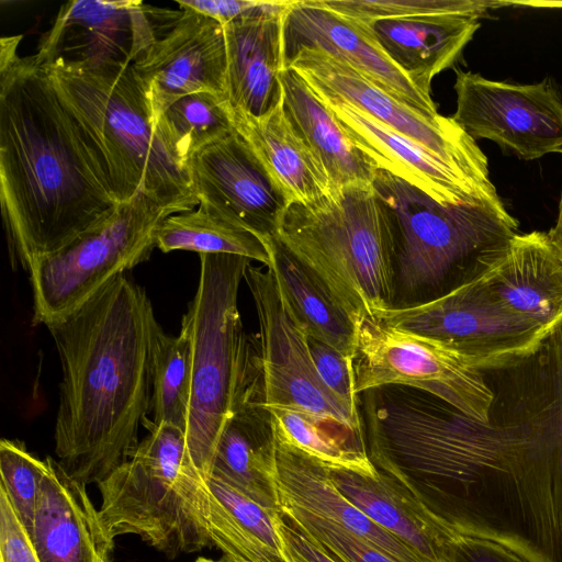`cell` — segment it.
<instances>
[{"label": "cell", "mask_w": 562, "mask_h": 562, "mask_svg": "<svg viewBox=\"0 0 562 562\" xmlns=\"http://www.w3.org/2000/svg\"><path fill=\"white\" fill-rule=\"evenodd\" d=\"M483 373L494 400L486 423L461 424V513L529 562H562V321L531 353Z\"/></svg>", "instance_id": "1"}, {"label": "cell", "mask_w": 562, "mask_h": 562, "mask_svg": "<svg viewBox=\"0 0 562 562\" xmlns=\"http://www.w3.org/2000/svg\"><path fill=\"white\" fill-rule=\"evenodd\" d=\"M22 35L0 50V202L8 244L29 271L119 204L97 147L59 100Z\"/></svg>", "instance_id": "2"}, {"label": "cell", "mask_w": 562, "mask_h": 562, "mask_svg": "<svg viewBox=\"0 0 562 562\" xmlns=\"http://www.w3.org/2000/svg\"><path fill=\"white\" fill-rule=\"evenodd\" d=\"M158 325L145 290L125 273L46 325L61 367L56 460L86 485L105 480L139 443Z\"/></svg>", "instance_id": "3"}, {"label": "cell", "mask_w": 562, "mask_h": 562, "mask_svg": "<svg viewBox=\"0 0 562 562\" xmlns=\"http://www.w3.org/2000/svg\"><path fill=\"white\" fill-rule=\"evenodd\" d=\"M38 63L101 155L119 203L143 193L172 214L199 205L186 165L155 126L132 65Z\"/></svg>", "instance_id": "4"}, {"label": "cell", "mask_w": 562, "mask_h": 562, "mask_svg": "<svg viewBox=\"0 0 562 562\" xmlns=\"http://www.w3.org/2000/svg\"><path fill=\"white\" fill-rule=\"evenodd\" d=\"M372 187L393 243V308L423 304L476 279L519 234L505 206L440 204L381 169Z\"/></svg>", "instance_id": "5"}, {"label": "cell", "mask_w": 562, "mask_h": 562, "mask_svg": "<svg viewBox=\"0 0 562 562\" xmlns=\"http://www.w3.org/2000/svg\"><path fill=\"white\" fill-rule=\"evenodd\" d=\"M250 265L236 255H200L196 292L181 321L192 361L186 437L205 479L228 419L245 403L265 400L260 338L245 331L238 310L239 286Z\"/></svg>", "instance_id": "6"}, {"label": "cell", "mask_w": 562, "mask_h": 562, "mask_svg": "<svg viewBox=\"0 0 562 562\" xmlns=\"http://www.w3.org/2000/svg\"><path fill=\"white\" fill-rule=\"evenodd\" d=\"M274 237L333 294L351 319L394 307V251L372 183L335 188L291 204Z\"/></svg>", "instance_id": "7"}, {"label": "cell", "mask_w": 562, "mask_h": 562, "mask_svg": "<svg viewBox=\"0 0 562 562\" xmlns=\"http://www.w3.org/2000/svg\"><path fill=\"white\" fill-rule=\"evenodd\" d=\"M143 426L148 434L130 459L98 484L105 527L114 538L136 535L170 559L213 547L204 524L207 479L186 432L148 418Z\"/></svg>", "instance_id": "8"}, {"label": "cell", "mask_w": 562, "mask_h": 562, "mask_svg": "<svg viewBox=\"0 0 562 562\" xmlns=\"http://www.w3.org/2000/svg\"><path fill=\"white\" fill-rule=\"evenodd\" d=\"M172 215L139 193L29 269L33 321L45 326L82 305L103 286L149 259L155 234Z\"/></svg>", "instance_id": "9"}, {"label": "cell", "mask_w": 562, "mask_h": 562, "mask_svg": "<svg viewBox=\"0 0 562 562\" xmlns=\"http://www.w3.org/2000/svg\"><path fill=\"white\" fill-rule=\"evenodd\" d=\"M352 364L358 394L382 385L411 386L475 420H488L494 394L484 373L442 342L363 316L356 323Z\"/></svg>", "instance_id": "10"}, {"label": "cell", "mask_w": 562, "mask_h": 562, "mask_svg": "<svg viewBox=\"0 0 562 562\" xmlns=\"http://www.w3.org/2000/svg\"><path fill=\"white\" fill-rule=\"evenodd\" d=\"M376 319L442 342L482 372L524 358L548 335L499 302L481 276L438 299L391 308Z\"/></svg>", "instance_id": "11"}, {"label": "cell", "mask_w": 562, "mask_h": 562, "mask_svg": "<svg viewBox=\"0 0 562 562\" xmlns=\"http://www.w3.org/2000/svg\"><path fill=\"white\" fill-rule=\"evenodd\" d=\"M456 123L520 159L562 150V94L550 81L516 85L456 70Z\"/></svg>", "instance_id": "12"}, {"label": "cell", "mask_w": 562, "mask_h": 562, "mask_svg": "<svg viewBox=\"0 0 562 562\" xmlns=\"http://www.w3.org/2000/svg\"><path fill=\"white\" fill-rule=\"evenodd\" d=\"M245 281L259 322L266 407L303 412L363 430L319 380L307 335L290 314L272 271L250 265Z\"/></svg>", "instance_id": "13"}, {"label": "cell", "mask_w": 562, "mask_h": 562, "mask_svg": "<svg viewBox=\"0 0 562 562\" xmlns=\"http://www.w3.org/2000/svg\"><path fill=\"white\" fill-rule=\"evenodd\" d=\"M288 67L314 92L339 98L452 164L490 178L485 154L452 116L431 117L420 113L380 89L344 60L317 48H302Z\"/></svg>", "instance_id": "14"}, {"label": "cell", "mask_w": 562, "mask_h": 562, "mask_svg": "<svg viewBox=\"0 0 562 562\" xmlns=\"http://www.w3.org/2000/svg\"><path fill=\"white\" fill-rule=\"evenodd\" d=\"M314 93L378 169L404 180L440 204L504 206L490 178L452 164L339 98Z\"/></svg>", "instance_id": "15"}, {"label": "cell", "mask_w": 562, "mask_h": 562, "mask_svg": "<svg viewBox=\"0 0 562 562\" xmlns=\"http://www.w3.org/2000/svg\"><path fill=\"white\" fill-rule=\"evenodd\" d=\"M186 167L200 206L262 240L277 234L290 204L236 130L192 154Z\"/></svg>", "instance_id": "16"}, {"label": "cell", "mask_w": 562, "mask_h": 562, "mask_svg": "<svg viewBox=\"0 0 562 562\" xmlns=\"http://www.w3.org/2000/svg\"><path fill=\"white\" fill-rule=\"evenodd\" d=\"M180 9L172 12L167 31L157 34L132 65L150 104L155 126L164 112L184 95L213 92L227 98L223 25L193 10Z\"/></svg>", "instance_id": "17"}, {"label": "cell", "mask_w": 562, "mask_h": 562, "mask_svg": "<svg viewBox=\"0 0 562 562\" xmlns=\"http://www.w3.org/2000/svg\"><path fill=\"white\" fill-rule=\"evenodd\" d=\"M157 12L142 1H68L43 34L35 56L41 63L133 65L158 34Z\"/></svg>", "instance_id": "18"}, {"label": "cell", "mask_w": 562, "mask_h": 562, "mask_svg": "<svg viewBox=\"0 0 562 562\" xmlns=\"http://www.w3.org/2000/svg\"><path fill=\"white\" fill-rule=\"evenodd\" d=\"M282 46L285 68L302 48H317L408 106L427 116L439 115L432 98L419 90L367 29L315 0L293 1L283 18Z\"/></svg>", "instance_id": "19"}, {"label": "cell", "mask_w": 562, "mask_h": 562, "mask_svg": "<svg viewBox=\"0 0 562 562\" xmlns=\"http://www.w3.org/2000/svg\"><path fill=\"white\" fill-rule=\"evenodd\" d=\"M30 539L40 562H113L114 537L94 507L87 485L71 477L52 458Z\"/></svg>", "instance_id": "20"}, {"label": "cell", "mask_w": 562, "mask_h": 562, "mask_svg": "<svg viewBox=\"0 0 562 562\" xmlns=\"http://www.w3.org/2000/svg\"><path fill=\"white\" fill-rule=\"evenodd\" d=\"M273 432L271 479L276 502L292 503L318 517L336 522L396 562H427L414 549L376 525L352 504L334 484L324 464L291 446L274 427Z\"/></svg>", "instance_id": "21"}, {"label": "cell", "mask_w": 562, "mask_h": 562, "mask_svg": "<svg viewBox=\"0 0 562 562\" xmlns=\"http://www.w3.org/2000/svg\"><path fill=\"white\" fill-rule=\"evenodd\" d=\"M481 277L508 310L547 334L562 321V254L547 232L517 234Z\"/></svg>", "instance_id": "22"}, {"label": "cell", "mask_w": 562, "mask_h": 562, "mask_svg": "<svg viewBox=\"0 0 562 562\" xmlns=\"http://www.w3.org/2000/svg\"><path fill=\"white\" fill-rule=\"evenodd\" d=\"M326 467V465H325ZM337 488L376 525L414 549L427 562H452L456 535L413 492L389 475H363L326 467Z\"/></svg>", "instance_id": "23"}, {"label": "cell", "mask_w": 562, "mask_h": 562, "mask_svg": "<svg viewBox=\"0 0 562 562\" xmlns=\"http://www.w3.org/2000/svg\"><path fill=\"white\" fill-rule=\"evenodd\" d=\"M283 18L245 16L223 25L232 109L261 116L282 102Z\"/></svg>", "instance_id": "24"}, {"label": "cell", "mask_w": 562, "mask_h": 562, "mask_svg": "<svg viewBox=\"0 0 562 562\" xmlns=\"http://www.w3.org/2000/svg\"><path fill=\"white\" fill-rule=\"evenodd\" d=\"M356 22L426 95L434 77L454 65L481 25L479 19L464 15Z\"/></svg>", "instance_id": "25"}, {"label": "cell", "mask_w": 562, "mask_h": 562, "mask_svg": "<svg viewBox=\"0 0 562 562\" xmlns=\"http://www.w3.org/2000/svg\"><path fill=\"white\" fill-rule=\"evenodd\" d=\"M232 109V108H231ZM235 130L250 145L289 204H307L334 189L323 165L285 113L283 102L254 116L232 109Z\"/></svg>", "instance_id": "26"}, {"label": "cell", "mask_w": 562, "mask_h": 562, "mask_svg": "<svg viewBox=\"0 0 562 562\" xmlns=\"http://www.w3.org/2000/svg\"><path fill=\"white\" fill-rule=\"evenodd\" d=\"M204 524L213 547L236 562H291L280 530L281 515L211 475Z\"/></svg>", "instance_id": "27"}, {"label": "cell", "mask_w": 562, "mask_h": 562, "mask_svg": "<svg viewBox=\"0 0 562 562\" xmlns=\"http://www.w3.org/2000/svg\"><path fill=\"white\" fill-rule=\"evenodd\" d=\"M273 443V423L265 400L245 403L221 434L211 475L278 512L271 479Z\"/></svg>", "instance_id": "28"}, {"label": "cell", "mask_w": 562, "mask_h": 562, "mask_svg": "<svg viewBox=\"0 0 562 562\" xmlns=\"http://www.w3.org/2000/svg\"><path fill=\"white\" fill-rule=\"evenodd\" d=\"M286 115L335 188L372 183L378 168L346 135L333 112L292 68L279 72Z\"/></svg>", "instance_id": "29"}, {"label": "cell", "mask_w": 562, "mask_h": 562, "mask_svg": "<svg viewBox=\"0 0 562 562\" xmlns=\"http://www.w3.org/2000/svg\"><path fill=\"white\" fill-rule=\"evenodd\" d=\"M283 301L307 337L338 350L353 361L356 324L329 290L274 236L263 240Z\"/></svg>", "instance_id": "30"}, {"label": "cell", "mask_w": 562, "mask_h": 562, "mask_svg": "<svg viewBox=\"0 0 562 562\" xmlns=\"http://www.w3.org/2000/svg\"><path fill=\"white\" fill-rule=\"evenodd\" d=\"M276 431L291 446L328 468L375 476L363 430L303 412L268 408Z\"/></svg>", "instance_id": "31"}, {"label": "cell", "mask_w": 562, "mask_h": 562, "mask_svg": "<svg viewBox=\"0 0 562 562\" xmlns=\"http://www.w3.org/2000/svg\"><path fill=\"white\" fill-rule=\"evenodd\" d=\"M155 244L165 254L173 250L226 254L258 261L266 268L270 265V254L262 239L202 206L166 217L156 231Z\"/></svg>", "instance_id": "32"}, {"label": "cell", "mask_w": 562, "mask_h": 562, "mask_svg": "<svg viewBox=\"0 0 562 562\" xmlns=\"http://www.w3.org/2000/svg\"><path fill=\"white\" fill-rule=\"evenodd\" d=\"M151 397L153 423L169 424L186 432L191 394V346L187 334H166L157 326L151 345Z\"/></svg>", "instance_id": "33"}, {"label": "cell", "mask_w": 562, "mask_h": 562, "mask_svg": "<svg viewBox=\"0 0 562 562\" xmlns=\"http://www.w3.org/2000/svg\"><path fill=\"white\" fill-rule=\"evenodd\" d=\"M156 127L184 165L199 149L235 132L227 98L213 92L178 99L159 117Z\"/></svg>", "instance_id": "34"}, {"label": "cell", "mask_w": 562, "mask_h": 562, "mask_svg": "<svg viewBox=\"0 0 562 562\" xmlns=\"http://www.w3.org/2000/svg\"><path fill=\"white\" fill-rule=\"evenodd\" d=\"M317 4L359 22L436 15H464L476 19L493 7L507 2L483 0H315Z\"/></svg>", "instance_id": "35"}, {"label": "cell", "mask_w": 562, "mask_h": 562, "mask_svg": "<svg viewBox=\"0 0 562 562\" xmlns=\"http://www.w3.org/2000/svg\"><path fill=\"white\" fill-rule=\"evenodd\" d=\"M47 470L46 459L30 452L20 440L0 442V488L8 495L20 522L29 536L32 532L42 481Z\"/></svg>", "instance_id": "36"}, {"label": "cell", "mask_w": 562, "mask_h": 562, "mask_svg": "<svg viewBox=\"0 0 562 562\" xmlns=\"http://www.w3.org/2000/svg\"><path fill=\"white\" fill-rule=\"evenodd\" d=\"M280 515L339 562H396L361 537L296 505L278 501Z\"/></svg>", "instance_id": "37"}, {"label": "cell", "mask_w": 562, "mask_h": 562, "mask_svg": "<svg viewBox=\"0 0 562 562\" xmlns=\"http://www.w3.org/2000/svg\"><path fill=\"white\" fill-rule=\"evenodd\" d=\"M308 348L317 372L325 387L357 422H361L360 394L356 391L353 361L335 348L307 337Z\"/></svg>", "instance_id": "38"}, {"label": "cell", "mask_w": 562, "mask_h": 562, "mask_svg": "<svg viewBox=\"0 0 562 562\" xmlns=\"http://www.w3.org/2000/svg\"><path fill=\"white\" fill-rule=\"evenodd\" d=\"M177 3L225 25L245 16H283L293 1L178 0Z\"/></svg>", "instance_id": "39"}, {"label": "cell", "mask_w": 562, "mask_h": 562, "mask_svg": "<svg viewBox=\"0 0 562 562\" xmlns=\"http://www.w3.org/2000/svg\"><path fill=\"white\" fill-rule=\"evenodd\" d=\"M0 562H40L30 536L0 488Z\"/></svg>", "instance_id": "40"}, {"label": "cell", "mask_w": 562, "mask_h": 562, "mask_svg": "<svg viewBox=\"0 0 562 562\" xmlns=\"http://www.w3.org/2000/svg\"><path fill=\"white\" fill-rule=\"evenodd\" d=\"M452 562H529L488 539L457 535L451 541Z\"/></svg>", "instance_id": "41"}, {"label": "cell", "mask_w": 562, "mask_h": 562, "mask_svg": "<svg viewBox=\"0 0 562 562\" xmlns=\"http://www.w3.org/2000/svg\"><path fill=\"white\" fill-rule=\"evenodd\" d=\"M280 530L291 562H339L308 540L282 516L280 519Z\"/></svg>", "instance_id": "42"}, {"label": "cell", "mask_w": 562, "mask_h": 562, "mask_svg": "<svg viewBox=\"0 0 562 562\" xmlns=\"http://www.w3.org/2000/svg\"><path fill=\"white\" fill-rule=\"evenodd\" d=\"M547 233L551 241L562 254V194L559 203L558 217L555 224Z\"/></svg>", "instance_id": "43"}, {"label": "cell", "mask_w": 562, "mask_h": 562, "mask_svg": "<svg viewBox=\"0 0 562 562\" xmlns=\"http://www.w3.org/2000/svg\"><path fill=\"white\" fill-rule=\"evenodd\" d=\"M193 562H218V561H215V560H212V559H209L205 557H199Z\"/></svg>", "instance_id": "44"}, {"label": "cell", "mask_w": 562, "mask_h": 562, "mask_svg": "<svg viewBox=\"0 0 562 562\" xmlns=\"http://www.w3.org/2000/svg\"><path fill=\"white\" fill-rule=\"evenodd\" d=\"M218 562H236V561H231V560H226V559L222 558L221 560H218Z\"/></svg>", "instance_id": "45"}]
</instances>
